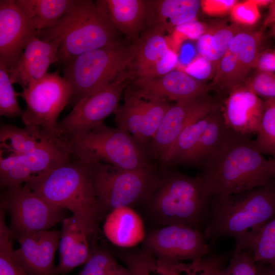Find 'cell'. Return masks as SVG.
<instances>
[{
	"label": "cell",
	"instance_id": "1",
	"mask_svg": "<svg viewBox=\"0 0 275 275\" xmlns=\"http://www.w3.org/2000/svg\"><path fill=\"white\" fill-rule=\"evenodd\" d=\"M204 229L206 240L229 237L234 253L246 250L253 239L275 217V178L265 185L242 192L211 196Z\"/></svg>",
	"mask_w": 275,
	"mask_h": 275
},
{
	"label": "cell",
	"instance_id": "10",
	"mask_svg": "<svg viewBox=\"0 0 275 275\" xmlns=\"http://www.w3.org/2000/svg\"><path fill=\"white\" fill-rule=\"evenodd\" d=\"M0 205L9 214V228L18 242L29 234L51 229L67 217L65 210L50 204L25 184L4 189Z\"/></svg>",
	"mask_w": 275,
	"mask_h": 275
},
{
	"label": "cell",
	"instance_id": "7",
	"mask_svg": "<svg viewBox=\"0 0 275 275\" xmlns=\"http://www.w3.org/2000/svg\"><path fill=\"white\" fill-rule=\"evenodd\" d=\"M90 166L102 218L117 208L145 204L155 188L161 172L157 162L132 171L103 163Z\"/></svg>",
	"mask_w": 275,
	"mask_h": 275
},
{
	"label": "cell",
	"instance_id": "31",
	"mask_svg": "<svg viewBox=\"0 0 275 275\" xmlns=\"http://www.w3.org/2000/svg\"><path fill=\"white\" fill-rule=\"evenodd\" d=\"M224 264L223 257L208 254L189 263L156 264L155 271L159 275H218Z\"/></svg>",
	"mask_w": 275,
	"mask_h": 275
},
{
	"label": "cell",
	"instance_id": "35",
	"mask_svg": "<svg viewBox=\"0 0 275 275\" xmlns=\"http://www.w3.org/2000/svg\"><path fill=\"white\" fill-rule=\"evenodd\" d=\"M255 140L263 154L275 155V99L264 100V109Z\"/></svg>",
	"mask_w": 275,
	"mask_h": 275
},
{
	"label": "cell",
	"instance_id": "14",
	"mask_svg": "<svg viewBox=\"0 0 275 275\" xmlns=\"http://www.w3.org/2000/svg\"><path fill=\"white\" fill-rule=\"evenodd\" d=\"M124 92L123 104L114 113L117 127L129 133L148 151L149 146L172 104L167 100L146 99L126 89Z\"/></svg>",
	"mask_w": 275,
	"mask_h": 275
},
{
	"label": "cell",
	"instance_id": "37",
	"mask_svg": "<svg viewBox=\"0 0 275 275\" xmlns=\"http://www.w3.org/2000/svg\"><path fill=\"white\" fill-rule=\"evenodd\" d=\"M218 275H259L252 252L244 250L234 253L228 265L225 266Z\"/></svg>",
	"mask_w": 275,
	"mask_h": 275
},
{
	"label": "cell",
	"instance_id": "22",
	"mask_svg": "<svg viewBox=\"0 0 275 275\" xmlns=\"http://www.w3.org/2000/svg\"><path fill=\"white\" fill-rule=\"evenodd\" d=\"M62 224L57 266L59 274L66 275L87 262L92 248L87 232L75 216L66 217Z\"/></svg>",
	"mask_w": 275,
	"mask_h": 275
},
{
	"label": "cell",
	"instance_id": "13",
	"mask_svg": "<svg viewBox=\"0 0 275 275\" xmlns=\"http://www.w3.org/2000/svg\"><path fill=\"white\" fill-rule=\"evenodd\" d=\"M146 252L155 261L175 263L200 259L209 254V246L201 231L180 225L162 226L145 239Z\"/></svg>",
	"mask_w": 275,
	"mask_h": 275
},
{
	"label": "cell",
	"instance_id": "17",
	"mask_svg": "<svg viewBox=\"0 0 275 275\" xmlns=\"http://www.w3.org/2000/svg\"><path fill=\"white\" fill-rule=\"evenodd\" d=\"M37 33L16 0L0 1V64L12 67Z\"/></svg>",
	"mask_w": 275,
	"mask_h": 275
},
{
	"label": "cell",
	"instance_id": "6",
	"mask_svg": "<svg viewBox=\"0 0 275 275\" xmlns=\"http://www.w3.org/2000/svg\"><path fill=\"white\" fill-rule=\"evenodd\" d=\"M68 141L72 157L89 165L103 163L132 171L156 162L129 133L104 123Z\"/></svg>",
	"mask_w": 275,
	"mask_h": 275
},
{
	"label": "cell",
	"instance_id": "46",
	"mask_svg": "<svg viewBox=\"0 0 275 275\" xmlns=\"http://www.w3.org/2000/svg\"><path fill=\"white\" fill-rule=\"evenodd\" d=\"M256 264L259 275H275V265Z\"/></svg>",
	"mask_w": 275,
	"mask_h": 275
},
{
	"label": "cell",
	"instance_id": "39",
	"mask_svg": "<svg viewBox=\"0 0 275 275\" xmlns=\"http://www.w3.org/2000/svg\"><path fill=\"white\" fill-rule=\"evenodd\" d=\"M33 174L24 155H19L16 163L5 174L0 175L2 189L16 187L25 184Z\"/></svg>",
	"mask_w": 275,
	"mask_h": 275
},
{
	"label": "cell",
	"instance_id": "16",
	"mask_svg": "<svg viewBox=\"0 0 275 275\" xmlns=\"http://www.w3.org/2000/svg\"><path fill=\"white\" fill-rule=\"evenodd\" d=\"M126 90L144 98L176 102L207 94L210 89L185 71L173 70L159 77L130 80Z\"/></svg>",
	"mask_w": 275,
	"mask_h": 275
},
{
	"label": "cell",
	"instance_id": "48",
	"mask_svg": "<svg viewBox=\"0 0 275 275\" xmlns=\"http://www.w3.org/2000/svg\"><path fill=\"white\" fill-rule=\"evenodd\" d=\"M269 27L270 28V35L275 39V22L273 23Z\"/></svg>",
	"mask_w": 275,
	"mask_h": 275
},
{
	"label": "cell",
	"instance_id": "8",
	"mask_svg": "<svg viewBox=\"0 0 275 275\" xmlns=\"http://www.w3.org/2000/svg\"><path fill=\"white\" fill-rule=\"evenodd\" d=\"M132 43L125 45L118 39L102 47L84 53L63 65L64 77L72 90L76 103L128 70L134 57Z\"/></svg>",
	"mask_w": 275,
	"mask_h": 275
},
{
	"label": "cell",
	"instance_id": "45",
	"mask_svg": "<svg viewBox=\"0 0 275 275\" xmlns=\"http://www.w3.org/2000/svg\"><path fill=\"white\" fill-rule=\"evenodd\" d=\"M275 22V0H271L268 6L267 13L263 21V27L264 28L269 26Z\"/></svg>",
	"mask_w": 275,
	"mask_h": 275
},
{
	"label": "cell",
	"instance_id": "33",
	"mask_svg": "<svg viewBox=\"0 0 275 275\" xmlns=\"http://www.w3.org/2000/svg\"><path fill=\"white\" fill-rule=\"evenodd\" d=\"M246 250L252 252L256 263L275 265V217L261 229Z\"/></svg>",
	"mask_w": 275,
	"mask_h": 275
},
{
	"label": "cell",
	"instance_id": "30",
	"mask_svg": "<svg viewBox=\"0 0 275 275\" xmlns=\"http://www.w3.org/2000/svg\"><path fill=\"white\" fill-rule=\"evenodd\" d=\"M91 248V256L77 275H150L137 266L121 265L111 253L95 243Z\"/></svg>",
	"mask_w": 275,
	"mask_h": 275
},
{
	"label": "cell",
	"instance_id": "23",
	"mask_svg": "<svg viewBox=\"0 0 275 275\" xmlns=\"http://www.w3.org/2000/svg\"><path fill=\"white\" fill-rule=\"evenodd\" d=\"M102 230L109 241L123 248L134 247L146 237L143 220L130 207H119L109 212L104 217Z\"/></svg>",
	"mask_w": 275,
	"mask_h": 275
},
{
	"label": "cell",
	"instance_id": "15",
	"mask_svg": "<svg viewBox=\"0 0 275 275\" xmlns=\"http://www.w3.org/2000/svg\"><path fill=\"white\" fill-rule=\"evenodd\" d=\"M217 105L218 102L208 94L172 104L148 148L153 160L160 167L167 153L186 127L209 114Z\"/></svg>",
	"mask_w": 275,
	"mask_h": 275
},
{
	"label": "cell",
	"instance_id": "26",
	"mask_svg": "<svg viewBox=\"0 0 275 275\" xmlns=\"http://www.w3.org/2000/svg\"><path fill=\"white\" fill-rule=\"evenodd\" d=\"M24 156L33 176L59 167L72 158L68 140L60 137L42 139L36 148Z\"/></svg>",
	"mask_w": 275,
	"mask_h": 275
},
{
	"label": "cell",
	"instance_id": "20",
	"mask_svg": "<svg viewBox=\"0 0 275 275\" xmlns=\"http://www.w3.org/2000/svg\"><path fill=\"white\" fill-rule=\"evenodd\" d=\"M95 3L113 26L133 42L153 24L150 0H98Z\"/></svg>",
	"mask_w": 275,
	"mask_h": 275
},
{
	"label": "cell",
	"instance_id": "29",
	"mask_svg": "<svg viewBox=\"0 0 275 275\" xmlns=\"http://www.w3.org/2000/svg\"><path fill=\"white\" fill-rule=\"evenodd\" d=\"M153 24L163 23L175 28L196 19L201 8L199 0H150Z\"/></svg>",
	"mask_w": 275,
	"mask_h": 275
},
{
	"label": "cell",
	"instance_id": "25",
	"mask_svg": "<svg viewBox=\"0 0 275 275\" xmlns=\"http://www.w3.org/2000/svg\"><path fill=\"white\" fill-rule=\"evenodd\" d=\"M235 133L226 124L218 104L212 111L211 119L185 166L201 169Z\"/></svg>",
	"mask_w": 275,
	"mask_h": 275
},
{
	"label": "cell",
	"instance_id": "11",
	"mask_svg": "<svg viewBox=\"0 0 275 275\" xmlns=\"http://www.w3.org/2000/svg\"><path fill=\"white\" fill-rule=\"evenodd\" d=\"M130 81L128 70L112 81L80 99L58 124L61 136L69 140L87 133L99 125L119 106L121 96Z\"/></svg>",
	"mask_w": 275,
	"mask_h": 275
},
{
	"label": "cell",
	"instance_id": "32",
	"mask_svg": "<svg viewBox=\"0 0 275 275\" xmlns=\"http://www.w3.org/2000/svg\"><path fill=\"white\" fill-rule=\"evenodd\" d=\"M42 139L25 127L7 124H2L0 127L1 150L3 151L26 155L39 145Z\"/></svg>",
	"mask_w": 275,
	"mask_h": 275
},
{
	"label": "cell",
	"instance_id": "2",
	"mask_svg": "<svg viewBox=\"0 0 275 275\" xmlns=\"http://www.w3.org/2000/svg\"><path fill=\"white\" fill-rule=\"evenodd\" d=\"M251 136L235 133L201 168L210 197L260 187L274 178L272 159L264 157Z\"/></svg>",
	"mask_w": 275,
	"mask_h": 275
},
{
	"label": "cell",
	"instance_id": "9",
	"mask_svg": "<svg viewBox=\"0 0 275 275\" xmlns=\"http://www.w3.org/2000/svg\"><path fill=\"white\" fill-rule=\"evenodd\" d=\"M19 97L26 103L21 117L24 127L41 139L63 138L58 119L72 97L71 87L64 77L58 72L47 73L23 89Z\"/></svg>",
	"mask_w": 275,
	"mask_h": 275
},
{
	"label": "cell",
	"instance_id": "21",
	"mask_svg": "<svg viewBox=\"0 0 275 275\" xmlns=\"http://www.w3.org/2000/svg\"><path fill=\"white\" fill-rule=\"evenodd\" d=\"M59 47L58 41H45L38 36L32 38L18 61L7 69L12 84L24 89L45 76L50 65L59 62Z\"/></svg>",
	"mask_w": 275,
	"mask_h": 275
},
{
	"label": "cell",
	"instance_id": "28",
	"mask_svg": "<svg viewBox=\"0 0 275 275\" xmlns=\"http://www.w3.org/2000/svg\"><path fill=\"white\" fill-rule=\"evenodd\" d=\"M33 28L40 31L52 28L77 0H16Z\"/></svg>",
	"mask_w": 275,
	"mask_h": 275
},
{
	"label": "cell",
	"instance_id": "19",
	"mask_svg": "<svg viewBox=\"0 0 275 275\" xmlns=\"http://www.w3.org/2000/svg\"><path fill=\"white\" fill-rule=\"evenodd\" d=\"M219 106L227 126L244 135L257 133L264 109V100L248 88L239 86L228 94Z\"/></svg>",
	"mask_w": 275,
	"mask_h": 275
},
{
	"label": "cell",
	"instance_id": "41",
	"mask_svg": "<svg viewBox=\"0 0 275 275\" xmlns=\"http://www.w3.org/2000/svg\"><path fill=\"white\" fill-rule=\"evenodd\" d=\"M177 62L178 56L172 48L153 65L130 80L150 79L162 76L174 70Z\"/></svg>",
	"mask_w": 275,
	"mask_h": 275
},
{
	"label": "cell",
	"instance_id": "38",
	"mask_svg": "<svg viewBox=\"0 0 275 275\" xmlns=\"http://www.w3.org/2000/svg\"><path fill=\"white\" fill-rule=\"evenodd\" d=\"M242 86L263 100L275 99V71L256 70Z\"/></svg>",
	"mask_w": 275,
	"mask_h": 275
},
{
	"label": "cell",
	"instance_id": "36",
	"mask_svg": "<svg viewBox=\"0 0 275 275\" xmlns=\"http://www.w3.org/2000/svg\"><path fill=\"white\" fill-rule=\"evenodd\" d=\"M16 92L10 79L8 70L0 64V115L9 118L21 117L23 110L17 101Z\"/></svg>",
	"mask_w": 275,
	"mask_h": 275
},
{
	"label": "cell",
	"instance_id": "18",
	"mask_svg": "<svg viewBox=\"0 0 275 275\" xmlns=\"http://www.w3.org/2000/svg\"><path fill=\"white\" fill-rule=\"evenodd\" d=\"M60 237L61 231L52 229L29 234L14 250V258L29 275H59L54 256Z\"/></svg>",
	"mask_w": 275,
	"mask_h": 275
},
{
	"label": "cell",
	"instance_id": "3",
	"mask_svg": "<svg viewBox=\"0 0 275 275\" xmlns=\"http://www.w3.org/2000/svg\"><path fill=\"white\" fill-rule=\"evenodd\" d=\"M25 184L50 204L70 211L94 241L103 218L90 165L72 157L59 167L33 176Z\"/></svg>",
	"mask_w": 275,
	"mask_h": 275
},
{
	"label": "cell",
	"instance_id": "34",
	"mask_svg": "<svg viewBox=\"0 0 275 275\" xmlns=\"http://www.w3.org/2000/svg\"><path fill=\"white\" fill-rule=\"evenodd\" d=\"M6 212L0 206V275H29L14 258L12 236L5 221Z\"/></svg>",
	"mask_w": 275,
	"mask_h": 275
},
{
	"label": "cell",
	"instance_id": "27",
	"mask_svg": "<svg viewBox=\"0 0 275 275\" xmlns=\"http://www.w3.org/2000/svg\"><path fill=\"white\" fill-rule=\"evenodd\" d=\"M245 29L234 23L224 21L208 25L205 33L197 41V51L212 64L215 70L233 38Z\"/></svg>",
	"mask_w": 275,
	"mask_h": 275
},
{
	"label": "cell",
	"instance_id": "43",
	"mask_svg": "<svg viewBox=\"0 0 275 275\" xmlns=\"http://www.w3.org/2000/svg\"><path fill=\"white\" fill-rule=\"evenodd\" d=\"M238 2L236 0H202L201 1V8L207 15L219 16L230 13Z\"/></svg>",
	"mask_w": 275,
	"mask_h": 275
},
{
	"label": "cell",
	"instance_id": "42",
	"mask_svg": "<svg viewBox=\"0 0 275 275\" xmlns=\"http://www.w3.org/2000/svg\"><path fill=\"white\" fill-rule=\"evenodd\" d=\"M208 25L196 19L176 26L174 33L176 47L187 39L197 41L205 33Z\"/></svg>",
	"mask_w": 275,
	"mask_h": 275
},
{
	"label": "cell",
	"instance_id": "40",
	"mask_svg": "<svg viewBox=\"0 0 275 275\" xmlns=\"http://www.w3.org/2000/svg\"><path fill=\"white\" fill-rule=\"evenodd\" d=\"M230 15L233 23L245 28L255 25L261 17L259 8L253 0L238 2L231 10Z\"/></svg>",
	"mask_w": 275,
	"mask_h": 275
},
{
	"label": "cell",
	"instance_id": "4",
	"mask_svg": "<svg viewBox=\"0 0 275 275\" xmlns=\"http://www.w3.org/2000/svg\"><path fill=\"white\" fill-rule=\"evenodd\" d=\"M210 199L200 175L193 177L172 169H161L145 205L161 227L180 225L202 232L209 214Z\"/></svg>",
	"mask_w": 275,
	"mask_h": 275
},
{
	"label": "cell",
	"instance_id": "24",
	"mask_svg": "<svg viewBox=\"0 0 275 275\" xmlns=\"http://www.w3.org/2000/svg\"><path fill=\"white\" fill-rule=\"evenodd\" d=\"M167 30L165 24L154 23L132 43L134 57L128 69L130 80L151 66L172 49L165 35Z\"/></svg>",
	"mask_w": 275,
	"mask_h": 275
},
{
	"label": "cell",
	"instance_id": "44",
	"mask_svg": "<svg viewBox=\"0 0 275 275\" xmlns=\"http://www.w3.org/2000/svg\"><path fill=\"white\" fill-rule=\"evenodd\" d=\"M255 69L259 71H275V48L260 52Z\"/></svg>",
	"mask_w": 275,
	"mask_h": 275
},
{
	"label": "cell",
	"instance_id": "12",
	"mask_svg": "<svg viewBox=\"0 0 275 275\" xmlns=\"http://www.w3.org/2000/svg\"><path fill=\"white\" fill-rule=\"evenodd\" d=\"M262 41L261 32L246 28L237 34L217 65L210 84L212 89L228 94L242 86L256 68Z\"/></svg>",
	"mask_w": 275,
	"mask_h": 275
},
{
	"label": "cell",
	"instance_id": "47",
	"mask_svg": "<svg viewBox=\"0 0 275 275\" xmlns=\"http://www.w3.org/2000/svg\"><path fill=\"white\" fill-rule=\"evenodd\" d=\"M254 3L260 8L265 6H268L271 0H253Z\"/></svg>",
	"mask_w": 275,
	"mask_h": 275
},
{
	"label": "cell",
	"instance_id": "5",
	"mask_svg": "<svg viewBox=\"0 0 275 275\" xmlns=\"http://www.w3.org/2000/svg\"><path fill=\"white\" fill-rule=\"evenodd\" d=\"M118 32L95 2L77 0L55 25L38 31L37 36L45 41L59 42V62L63 65L84 53L118 40Z\"/></svg>",
	"mask_w": 275,
	"mask_h": 275
},
{
	"label": "cell",
	"instance_id": "49",
	"mask_svg": "<svg viewBox=\"0 0 275 275\" xmlns=\"http://www.w3.org/2000/svg\"><path fill=\"white\" fill-rule=\"evenodd\" d=\"M273 163V169H274V175L275 178V155L273 156L272 159H271Z\"/></svg>",
	"mask_w": 275,
	"mask_h": 275
}]
</instances>
